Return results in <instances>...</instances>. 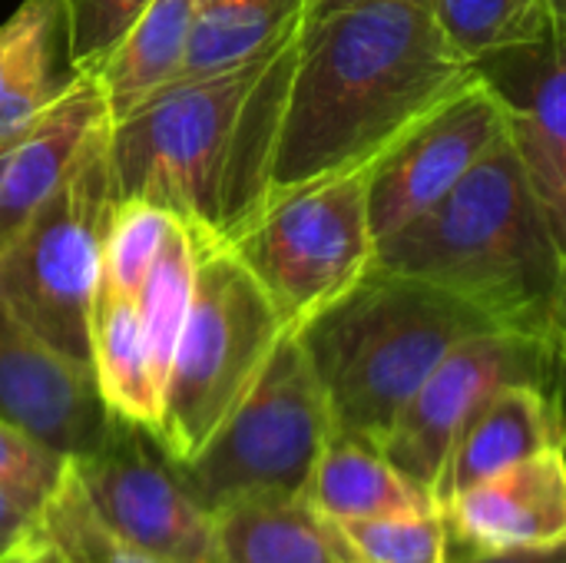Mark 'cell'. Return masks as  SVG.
Masks as SVG:
<instances>
[{"mask_svg": "<svg viewBox=\"0 0 566 563\" xmlns=\"http://www.w3.org/2000/svg\"><path fill=\"white\" fill-rule=\"evenodd\" d=\"M0 563H63L56 544L46 538V531L40 528V521L30 524V531L10 544V551L0 557Z\"/></svg>", "mask_w": 566, "mask_h": 563, "instance_id": "obj_31", "label": "cell"}, {"mask_svg": "<svg viewBox=\"0 0 566 563\" xmlns=\"http://www.w3.org/2000/svg\"><path fill=\"white\" fill-rule=\"evenodd\" d=\"M547 10H551V20L566 23V0H547Z\"/></svg>", "mask_w": 566, "mask_h": 563, "instance_id": "obj_33", "label": "cell"}, {"mask_svg": "<svg viewBox=\"0 0 566 563\" xmlns=\"http://www.w3.org/2000/svg\"><path fill=\"white\" fill-rule=\"evenodd\" d=\"M501 139L504 113L481 76L421 116L368 166L375 242H388L438 206Z\"/></svg>", "mask_w": 566, "mask_h": 563, "instance_id": "obj_11", "label": "cell"}, {"mask_svg": "<svg viewBox=\"0 0 566 563\" xmlns=\"http://www.w3.org/2000/svg\"><path fill=\"white\" fill-rule=\"evenodd\" d=\"M318 3H322V0H308V10H312V7H318Z\"/></svg>", "mask_w": 566, "mask_h": 563, "instance_id": "obj_34", "label": "cell"}, {"mask_svg": "<svg viewBox=\"0 0 566 563\" xmlns=\"http://www.w3.org/2000/svg\"><path fill=\"white\" fill-rule=\"evenodd\" d=\"M113 216L109 119L70 176L0 249V295L53 352L90 368V315ZM93 372V368H90Z\"/></svg>", "mask_w": 566, "mask_h": 563, "instance_id": "obj_6", "label": "cell"}, {"mask_svg": "<svg viewBox=\"0 0 566 563\" xmlns=\"http://www.w3.org/2000/svg\"><path fill=\"white\" fill-rule=\"evenodd\" d=\"M70 461L96 514L126 544L163 563H216L212 514L153 431L116 418L99 448Z\"/></svg>", "mask_w": 566, "mask_h": 563, "instance_id": "obj_9", "label": "cell"}, {"mask_svg": "<svg viewBox=\"0 0 566 563\" xmlns=\"http://www.w3.org/2000/svg\"><path fill=\"white\" fill-rule=\"evenodd\" d=\"M36 514H40L36 504H30V501H23V498L0 488V557L10 551L13 541H20L30 531Z\"/></svg>", "mask_w": 566, "mask_h": 563, "instance_id": "obj_30", "label": "cell"}, {"mask_svg": "<svg viewBox=\"0 0 566 563\" xmlns=\"http://www.w3.org/2000/svg\"><path fill=\"white\" fill-rule=\"evenodd\" d=\"M63 30V0H23L0 23V139L23 129L56 96L53 37Z\"/></svg>", "mask_w": 566, "mask_h": 563, "instance_id": "obj_22", "label": "cell"}, {"mask_svg": "<svg viewBox=\"0 0 566 563\" xmlns=\"http://www.w3.org/2000/svg\"><path fill=\"white\" fill-rule=\"evenodd\" d=\"M153 0H63V37L73 73H96L119 37Z\"/></svg>", "mask_w": 566, "mask_h": 563, "instance_id": "obj_28", "label": "cell"}, {"mask_svg": "<svg viewBox=\"0 0 566 563\" xmlns=\"http://www.w3.org/2000/svg\"><path fill=\"white\" fill-rule=\"evenodd\" d=\"M199 0H153L96 70L109 123L129 116L182 66Z\"/></svg>", "mask_w": 566, "mask_h": 563, "instance_id": "obj_19", "label": "cell"}, {"mask_svg": "<svg viewBox=\"0 0 566 563\" xmlns=\"http://www.w3.org/2000/svg\"><path fill=\"white\" fill-rule=\"evenodd\" d=\"M560 375H566L564 362L544 338L517 329L478 332L454 345L424 378L381 448L398 471L431 494L461 428L491 395L521 382L554 385Z\"/></svg>", "mask_w": 566, "mask_h": 563, "instance_id": "obj_10", "label": "cell"}, {"mask_svg": "<svg viewBox=\"0 0 566 563\" xmlns=\"http://www.w3.org/2000/svg\"><path fill=\"white\" fill-rule=\"evenodd\" d=\"M109 119L96 73H73L23 129L0 139V249L70 176L90 136Z\"/></svg>", "mask_w": 566, "mask_h": 563, "instance_id": "obj_15", "label": "cell"}, {"mask_svg": "<svg viewBox=\"0 0 566 563\" xmlns=\"http://www.w3.org/2000/svg\"><path fill=\"white\" fill-rule=\"evenodd\" d=\"M375 265L544 338L566 368V259L507 133L438 206L381 242Z\"/></svg>", "mask_w": 566, "mask_h": 563, "instance_id": "obj_3", "label": "cell"}, {"mask_svg": "<svg viewBox=\"0 0 566 563\" xmlns=\"http://www.w3.org/2000/svg\"><path fill=\"white\" fill-rule=\"evenodd\" d=\"M172 222H176L172 212L156 202H146V199L113 202L99 282L116 292L139 295Z\"/></svg>", "mask_w": 566, "mask_h": 563, "instance_id": "obj_27", "label": "cell"}, {"mask_svg": "<svg viewBox=\"0 0 566 563\" xmlns=\"http://www.w3.org/2000/svg\"><path fill=\"white\" fill-rule=\"evenodd\" d=\"M461 554L541 551L566 541V448L534 455L461 491L444 511Z\"/></svg>", "mask_w": 566, "mask_h": 563, "instance_id": "obj_14", "label": "cell"}, {"mask_svg": "<svg viewBox=\"0 0 566 563\" xmlns=\"http://www.w3.org/2000/svg\"><path fill=\"white\" fill-rule=\"evenodd\" d=\"M298 33L232 70L169 83L109 123L113 202H156L199 252L229 249L272 196Z\"/></svg>", "mask_w": 566, "mask_h": 563, "instance_id": "obj_2", "label": "cell"}, {"mask_svg": "<svg viewBox=\"0 0 566 563\" xmlns=\"http://www.w3.org/2000/svg\"><path fill=\"white\" fill-rule=\"evenodd\" d=\"M474 80L434 0H322L302 20L272 192L371 166Z\"/></svg>", "mask_w": 566, "mask_h": 563, "instance_id": "obj_1", "label": "cell"}, {"mask_svg": "<svg viewBox=\"0 0 566 563\" xmlns=\"http://www.w3.org/2000/svg\"><path fill=\"white\" fill-rule=\"evenodd\" d=\"M216 563H345L332 528L302 498H252L219 508Z\"/></svg>", "mask_w": 566, "mask_h": 563, "instance_id": "obj_20", "label": "cell"}, {"mask_svg": "<svg viewBox=\"0 0 566 563\" xmlns=\"http://www.w3.org/2000/svg\"><path fill=\"white\" fill-rule=\"evenodd\" d=\"M90 368L96 392L113 418L156 435L163 385L156 378L136 295L99 282L90 315Z\"/></svg>", "mask_w": 566, "mask_h": 563, "instance_id": "obj_18", "label": "cell"}, {"mask_svg": "<svg viewBox=\"0 0 566 563\" xmlns=\"http://www.w3.org/2000/svg\"><path fill=\"white\" fill-rule=\"evenodd\" d=\"M504 113V133L566 259V23L474 63Z\"/></svg>", "mask_w": 566, "mask_h": 563, "instance_id": "obj_12", "label": "cell"}, {"mask_svg": "<svg viewBox=\"0 0 566 563\" xmlns=\"http://www.w3.org/2000/svg\"><path fill=\"white\" fill-rule=\"evenodd\" d=\"M285 335L269 295L232 249L199 252L192 305L169 362L156 428L176 465L206 448Z\"/></svg>", "mask_w": 566, "mask_h": 563, "instance_id": "obj_5", "label": "cell"}, {"mask_svg": "<svg viewBox=\"0 0 566 563\" xmlns=\"http://www.w3.org/2000/svg\"><path fill=\"white\" fill-rule=\"evenodd\" d=\"M554 448H566V411L554 385H507L461 428L431 488L434 508L444 511L471 484Z\"/></svg>", "mask_w": 566, "mask_h": 563, "instance_id": "obj_16", "label": "cell"}, {"mask_svg": "<svg viewBox=\"0 0 566 563\" xmlns=\"http://www.w3.org/2000/svg\"><path fill=\"white\" fill-rule=\"evenodd\" d=\"M36 521L46 531V538L56 544L63 563H163L149 557L146 551L126 544L96 514V508L90 504V498L73 471V461L66 465L56 488L43 498Z\"/></svg>", "mask_w": 566, "mask_h": 563, "instance_id": "obj_25", "label": "cell"}, {"mask_svg": "<svg viewBox=\"0 0 566 563\" xmlns=\"http://www.w3.org/2000/svg\"><path fill=\"white\" fill-rule=\"evenodd\" d=\"M302 501L328 524L434 508L431 494L398 471L378 441L342 431H332L328 445L322 448Z\"/></svg>", "mask_w": 566, "mask_h": 563, "instance_id": "obj_17", "label": "cell"}, {"mask_svg": "<svg viewBox=\"0 0 566 563\" xmlns=\"http://www.w3.org/2000/svg\"><path fill=\"white\" fill-rule=\"evenodd\" d=\"M454 563H566V541L541 551H514V554H461Z\"/></svg>", "mask_w": 566, "mask_h": 563, "instance_id": "obj_32", "label": "cell"}, {"mask_svg": "<svg viewBox=\"0 0 566 563\" xmlns=\"http://www.w3.org/2000/svg\"><path fill=\"white\" fill-rule=\"evenodd\" d=\"M196 265H199V249H196L189 229L182 222H172V229L166 232L159 256L136 295L149 358H153V368H156V378L163 388H166V375H169V362H172L179 332H182L189 305H192Z\"/></svg>", "mask_w": 566, "mask_h": 563, "instance_id": "obj_23", "label": "cell"}, {"mask_svg": "<svg viewBox=\"0 0 566 563\" xmlns=\"http://www.w3.org/2000/svg\"><path fill=\"white\" fill-rule=\"evenodd\" d=\"M229 249L262 285L282 325L302 332L375 265L368 166L272 192Z\"/></svg>", "mask_w": 566, "mask_h": 563, "instance_id": "obj_7", "label": "cell"}, {"mask_svg": "<svg viewBox=\"0 0 566 563\" xmlns=\"http://www.w3.org/2000/svg\"><path fill=\"white\" fill-rule=\"evenodd\" d=\"M328 528L345 563H454L451 534L438 508Z\"/></svg>", "mask_w": 566, "mask_h": 563, "instance_id": "obj_24", "label": "cell"}, {"mask_svg": "<svg viewBox=\"0 0 566 563\" xmlns=\"http://www.w3.org/2000/svg\"><path fill=\"white\" fill-rule=\"evenodd\" d=\"M332 431L312 358L289 332L252 392L179 471L209 514L252 498H302Z\"/></svg>", "mask_w": 566, "mask_h": 563, "instance_id": "obj_8", "label": "cell"}, {"mask_svg": "<svg viewBox=\"0 0 566 563\" xmlns=\"http://www.w3.org/2000/svg\"><path fill=\"white\" fill-rule=\"evenodd\" d=\"M66 465L70 458L63 451L50 448L27 428L0 418V488L3 491L40 508L43 498L63 478Z\"/></svg>", "mask_w": 566, "mask_h": 563, "instance_id": "obj_29", "label": "cell"}, {"mask_svg": "<svg viewBox=\"0 0 566 563\" xmlns=\"http://www.w3.org/2000/svg\"><path fill=\"white\" fill-rule=\"evenodd\" d=\"M434 13L451 50L468 63L534 40L551 23L547 0H434Z\"/></svg>", "mask_w": 566, "mask_h": 563, "instance_id": "obj_26", "label": "cell"}, {"mask_svg": "<svg viewBox=\"0 0 566 563\" xmlns=\"http://www.w3.org/2000/svg\"><path fill=\"white\" fill-rule=\"evenodd\" d=\"M305 10L308 0H199L172 83L212 76L269 53L302 27Z\"/></svg>", "mask_w": 566, "mask_h": 563, "instance_id": "obj_21", "label": "cell"}, {"mask_svg": "<svg viewBox=\"0 0 566 563\" xmlns=\"http://www.w3.org/2000/svg\"><path fill=\"white\" fill-rule=\"evenodd\" d=\"M491 329L501 325L451 292L371 265L295 335L322 382L332 428L381 445L444 355Z\"/></svg>", "mask_w": 566, "mask_h": 563, "instance_id": "obj_4", "label": "cell"}, {"mask_svg": "<svg viewBox=\"0 0 566 563\" xmlns=\"http://www.w3.org/2000/svg\"><path fill=\"white\" fill-rule=\"evenodd\" d=\"M0 418L66 458L90 455L113 428L93 372L36 338L0 295Z\"/></svg>", "mask_w": 566, "mask_h": 563, "instance_id": "obj_13", "label": "cell"}]
</instances>
